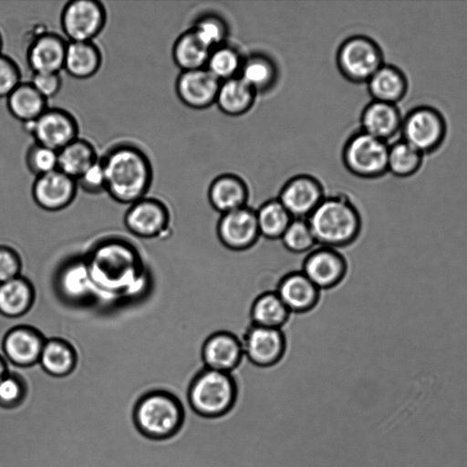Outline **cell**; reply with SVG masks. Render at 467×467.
<instances>
[{"instance_id": "1", "label": "cell", "mask_w": 467, "mask_h": 467, "mask_svg": "<svg viewBox=\"0 0 467 467\" xmlns=\"http://www.w3.org/2000/svg\"><path fill=\"white\" fill-rule=\"evenodd\" d=\"M106 178L105 192L121 204H131L146 196L153 180L147 153L130 142L114 144L101 156Z\"/></svg>"}, {"instance_id": "2", "label": "cell", "mask_w": 467, "mask_h": 467, "mask_svg": "<svg viewBox=\"0 0 467 467\" xmlns=\"http://www.w3.org/2000/svg\"><path fill=\"white\" fill-rule=\"evenodd\" d=\"M86 259L96 291L128 296L143 285L140 258L134 247L125 242H104Z\"/></svg>"}, {"instance_id": "3", "label": "cell", "mask_w": 467, "mask_h": 467, "mask_svg": "<svg viewBox=\"0 0 467 467\" xmlns=\"http://www.w3.org/2000/svg\"><path fill=\"white\" fill-rule=\"evenodd\" d=\"M317 245L343 249L352 245L362 232V216L344 193L326 195L306 218Z\"/></svg>"}, {"instance_id": "4", "label": "cell", "mask_w": 467, "mask_h": 467, "mask_svg": "<svg viewBox=\"0 0 467 467\" xmlns=\"http://www.w3.org/2000/svg\"><path fill=\"white\" fill-rule=\"evenodd\" d=\"M186 395L165 389H154L137 401L133 419L138 430L152 440H167L176 435L185 420Z\"/></svg>"}, {"instance_id": "5", "label": "cell", "mask_w": 467, "mask_h": 467, "mask_svg": "<svg viewBox=\"0 0 467 467\" xmlns=\"http://www.w3.org/2000/svg\"><path fill=\"white\" fill-rule=\"evenodd\" d=\"M238 397V384L233 373L202 368L192 378L186 400L198 417L215 419L226 415Z\"/></svg>"}, {"instance_id": "6", "label": "cell", "mask_w": 467, "mask_h": 467, "mask_svg": "<svg viewBox=\"0 0 467 467\" xmlns=\"http://www.w3.org/2000/svg\"><path fill=\"white\" fill-rule=\"evenodd\" d=\"M384 63L381 47L366 35L348 36L340 43L336 53L339 73L347 81L354 84L367 83Z\"/></svg>"}, {"instance_id": "7", "label": "cell", "mask_w": 467, "mask_h": 467, "mask_svg": "<svg viewBox=\"0 0 467 467\" xmlns=\"http://www.w3.org/2000/svg\"><path fill=\"white\" fill-rule=\"evenodd\" d=\"M389 143L358 130L345 141L341 159L346 170L365 180L379 179L388 172Z\"/></svg>"}, {"instance_id": "8", "label": "cell", "mask_w": 467, "mask_h": 467, "mask_svg": "<svg viewBox=\"0 0 467 467\" xmlns=\"http://www.w3.org/2000/svg\"><path fill=\"white\" fill-rule=\"evenodd\" d=\"M448 125L437 108L420 104L411 108L402 119L401 140L424 156L437 151L445 141Z\"/></svg>"}, {"instance_id": "9", "label": "cell", "mask_w": 467, "mask_h": 467, "mask_svg": "<svg viewBox=\"0 0 467 467\" xmlns=\"http://www.w3.org/2000/svg\"><path fill=\"white\" fill-rule=\"evenodd\" d=\"M106 22V8L98 0L68 1L60 14V26L68 42L93 41Z\"/></svg>"}, {"instance_id": "10", "label": "cell", "mask_w": 467, "mask_h": 467, "mask_svg": "<svg viewBox=\"0 0 467 467\" xmlns=\"http://www.w3.org/2000/svg\"><path fill=\"white\" fill-rule=\"evenodd\" d=\"M22 126L35 142L57 151L78 138L76 118L61 108L48 107L36 119L24 122Z\"/></svg>"}, {"instance_id": "11", "label": "cell", "mask_w": 467, "mask_h": 467, "mask_svg": "<svg viewBox=\"0 0 467 467\" xmlns=\"http://www.w3.org/2000/svg\"><path fill=\"white\" fill-rule=\"evenodd\" d=\"M240 339L245 361L255 368H273L285 356L286 339L280 328L249 324L244 329Z\"/></svg>"}, {"instance_id": "12", "label": "cell", "mask_w": 467, "mask_h": 467, "mask_svg": "<svg viewBox=\"0 0 467 467\" xmlns=\"http://www.w3.org/2000/svg\"><path fill=\"white\" fill-rule=\"evenodd\" d=\"M215 234L220 244L232 252L252 249L261 239L255 209L250 205L219 215Z\"/></svg>"}, {"instance_id": "13", "label": "cell", "mask_w": 467, "mask_h": 467, "mask_svg": "<svg viewBox=\"0 0 467 467\" xmlns=\"http://www.w3.org/2000/svg\"><path fill=\"white\" fill-rule=\"evenodd\" d=\"M348 270V259L340 250L319 245L305 254L300 267L320 291L337 287L345 279Z\"/></svg>"}, {"instance_id": "14", "label": "cell", "mask_w": 467, "mask_h": 467, "mask_svg": "<svg viewBox=\"0 0 467 467\" xmlns=\"http://www.w3.org/2000/svg\"><path fill=\"white\" fill-rule=\"evenodd\" d=\"M325 196L324 186L317 177L300 173L283 184L276 198L293 218L306 219Z\"/></svg>"}, {"instance_id": "15", "label": "cell", "mask_w": 467, "mask_h": 467, "mask_svg": "<svg viewBox=\"0 0 467 467\" xmlns=\"http://www.w3.org/2000/svg\"><path fill=\"white\" fill-rule=\"evenodd\" d=\"M200 358L203 368L233 373L244 358L241 339L232 331H213L202 342Z\"/></svg>"}, {"instance_id": "16", "label": "cell", "mask_w": 467, "mask_h": 467, "mask_svg": "<svg viewBox=\"0 0 467 467\" xmlns=\"http://www.w3.org/2000/svg\"><path fill=\"white\" fill-rule=\"evenodd\" d=\"M170 212L161 200L143 197L131 203L124 215L127 230L140 238H154L165 233Z\"/></svg>"}, {"instance_id": "17", "label": "cell", "mask_w": 467, "mask_h": 467, "mask_svg": "<svg viewBox=\"0 0 467 467\" xmlns=\"http://www.w3.org/2000/svg\"><path fill=\"white\" fill-rule=\"evenodd\" d=\"M44 335L36 327L19 325L10 328L2 340L4 358L19 368H30L38 365L46 342Z\"/></svg>"}, {"instance_id": "18", "label": "cell", "mask_w": 467, "mask_h": 467, "mask_svg": "<svg viewBox=\"0 0 467 467\" xmlns=\"http://www.w3.org/2000/svg\"><path fill=\"white\" fill-rule=\"evenodd\" d=\"M77 181L58 169L37 176L32 184V198L47 212H58L69 206L78 192Z\"/></svg>"}, {"instance_id": "19", "label": "cell", "mask_w": 467, "mask_h": 467, "mask_svg": "<svg viewBox=\"0 0 467 467\" xmlns=\"http://www.w3.org/2000/svg\"><path fill=\"white\" fill-rule=\"evenodd\" d=\"M220 83L205 67L181 71L175 80V92L186 107L205 109L215 104Z\"/></svg>"}, {"instance_id": "20", "label": "cell", "mask_w": 467, "mask_h": 467, "mask_svg": "<svg viewBox=\"0 0 467 467\" xmlns=\"http://www.w3.org/2000/svg\"><path fill=\"white\" fill-rule=\"evenodd\" d=\"M275 291L291 314H305L316 307L321 291L300 271L285 273L276 283Z\"/></svg>"}, {"instance_id": "21", "label": "cell", "mask_w": 467, "mask_h": 467, "mask_svg": "<svg viewBox=\"0 0 467 467\" xmlns=\"http://www.w3.org/2000/svg\"><path fill=\"white\" fill-rule=\"evenodd\" d=\"M67 41L54 32H43L33 38L26 57L33 73H60L64 67Z\"/></svg>"}, {"instance_id": "22", "label": "cell", "mask_w": 467, "mask_h": 467, "mask_svg": "<svg viewBox=\"0 0 467 467\" xmlns=\"http://www.w3.org/2000/svg\"><path fill=\"white\" fill-rule=\"evenodd\" d=\"M249 198L247 182L233 172L217 175L207 189L208 202L219 215L248 205Z\"/></svg>"}, {"instance_id": "23", "label": "cell", "mask_w": 467, "mask_h": 467, "mask_svg": "<svg viewBox=\"0 0 467 467\" xmlns=\"http://www.w3.org/2000/svg\"><path fill=\"white\" fill-rule=\"evenodd\" d=\"M60 297L68 303H83L96 292L87 259L75 258L64 264L56 277Z\"/></svg>"}, {"instance_id": "24", "label": "cell", "mask_w": 467, "mask_h": 467, "mask_svg": "<svg viewBox=\"0 0 467 467\" xmlns=\"http://www.w3.org/2000/svg\"><path fill=\"white\" fill-rule=\"evenodd\" d=\"M402 119L398 105L372 99L361 111L360 130L388 142L400 131Z\"/></svg>"}, {"instance_id": "25", "label": "cell", "mask_w": 467, "mask_h": 467, "mask_svg": "<svg viewBox=\"0 0 467 467\" xmlns=\"http://www.w3.org/2000/svg\"><path fill=\"white\" fill-rule=\"evenodd\" d=\"M367 88L373 100L398 105L409 89V80L399 67L384 63L368 80Z\"/></svg>"}, {"instance_id": "26", "label": "cell", "mask_w": 467, "mask_h": 467, "mask_svg": "<svg viewBox=\"0 0 467 467\" xmlns=\"http://www.w3.org/2000/svg\"><path fill=\"white\" fill-rule=\"evenodd\" d=\"M78 358L75 348L60 337L47 338L40 354L38 365L46 375L63 379L73 374Z\"/></svg>"}, {"instance_id": "27", "label": "cell", "mask_w": 467, "mask_h": 467, "mask_svg": "<svg viewBox=\"0 0 467 467\" xmlns=\"http://www.w3.org/2000/svg\"><path fill=\"white\" fill-rule=\"evenodd\" d=\"M255 93L264 94L272 90L279 79V68L269 55L253 52L244 57L238 75Z\"/></svg>"}, {"instance_id": "28", "label": "cell", "mask_w": 467, "mask_h": 467, "mask_svg": "<svg viewBox=\"0 0 467 467\" xmlns=\"http://www.w3.org/2000/svg\"><path fill=\"white\" fill-rule=\"evenodd\" d=\"M102 60L101 50L93 41H67L63 70L73 78L88 79L99 72Z\"/></svg>"}, {"instance_id": "29", "label": "cell", "mask_w": 467, "mask_h": 467, "mask_svg": "<svg viewBox=\"0 0 467 467\" xmlns=\"http://www.w3.org/2000/svg\"><path fill=\"white\" fill-rule=\"evenodd\" d=\"M36 299L33 284L19 275L0 284V315L7 318H17L27 314Z\"/></svg>"}, {"instance_id": "30", "label": "cell", "mask_w": 467, "mask_h": 467, "mask_svg": "<svg viewBox=\"0 0 467 467\" xmlns=\"http://www.w3.org/2000/svg\"><path fill=\"white\" fill-rule=\"evenodd\" d=\"M257 94L241 78L235 77L220 83L215 105L230 117H240L254 107Z\"/></svg>"}, {"instance_id": "31", "label": "cell", "mask_w": 467, "mask_h": 467, "mask_svg": "<svg viewBox=\"0 0 467 467\" xmlns=\"http://www.w3.org/2000/svg\"><path fill=\"white\" fill-rule=\"evenodd\" d=\"M249 323L256 326L282 329L291 313L275 290L257 294L250 304Z\"/></svg>"}, {"instance_id": "32", "label": "cell", "mask_w": 467, "mask_h": 467, "mask_svg": "<svg viewBox=\"0 0 467 467\" xmlns=\"http://www.w3.org/2000/svg\"><path fill=\"white\" fill-rule=\"evenodd\" d=\"M6 108L22 123L36 119L48 107L47 99L31 85L21 82L7 97Z\"/></svg>"}, {"instance_id": "33", "label": "cell", "mask_w": 467, "mask_h": 467, "mask_svg": "<svg viewBox=\"0 0 467 467\" xmlns=\"http://www.w3.org/2000/svg\"><path fill=\"white\" fill-rule=\"evenodd\" d=\"M99 158L91 142L85 139L77 138L57 151V169L77 180Z\"/></svg>"}, {"instance_id": "34", "label": "cell", "mask_w": 467, "mask_h": 467, "mask_svg": "<svg viewBox=\"0 0 467 467\" xmlns=\"http://www.w3.org/2000/svg\"><path fill=\"white\" fill-rule=\"evenodd\" d=\"M255 214L261 239L271 242L279 241L293 219L276 197L263 202Z\"/></svg>"}, {"instance_id": "35", "label": "cell", "mask_w": 467, "mask_h": 467, "mask_svg": "<svg viewBox=\"0 0 467 467\" xmlns=\"http://www.w3.org/2000/svg\"><path fill=\"white\" fill-rule=\"evenodd\" d=\"M210 52L191 28L179 35L171 47L172 60L181 71L205 67Z\"/></svg>"}, {"instance_id": "36", "label": "cell", "mask_w": 467, "mask_h": 467, "mask_svg": "<svg viewBox=\"0 0 467 467\" xmlns=\"http://www.w3.org/2000/svg\"><path fill=\"white\" fill-rule=\"evenodd\" d=\"M424 155L414 147L399 140L389 144L388 172L398 178H408L421 168Z\"/></svg>"}, {"instance_id": "37", "label": "cell", "mask_w": 467, "mask_h": 467, "mask_svg": "<svg viewBox=\"0 0 467 467\" xmlns=\"http://www.w3.org/2000/svg\"><path fill=\"white\" fill-rule=\"evenodd\" d=\"M244 56L227 43L211 50L205 68L220 82L238 77Z\"/></svg>"}, {"instance_id": "38", "label": "cell", "mask_w": 467, "mask_h": 467, "mask_svg": "<svg viewBox=\"0 0 467 467\" xmlns=\"http://www.w3.org/2000/svg\"><path fill=\"white\" fill-rule=\"evenodd\" d=\"M279 242L291 254L305 255L317 246L306 219L293 218Z\"/></svg>"}, {"instance_id": "39", "label": "cell", "mask_w": 467, "mask_h": 467, "mask_svg": "<svg viewBox=\"0 0 467 467\" xmlns=\"http://www.w3.org/2000/svg\"><path fill=\"white\" fill-rule=\"evenodd\" d=\"M191 29L210 50L225 44L229 34L226 21L221 16L213 13L200 16Z\"/></svg>"}, {"instance_id": "40", "label": "cell", "mask_w": 467, "mask_h": 467, "mask_svg": "<svg viewBox=\"0 0 467 467\" xmlns=\"http://www.w3.org/2000/svg\"><path fill=\"white\" fill-rule=\"evenodd\" d=\"M28 386L24 374L9 370L0 379V405L13 408L21 404L27 395Z\"/></svg>"}, {"instance_id": "41", "label": "cell", "mask_w": 467, "mask_h": 467, "mask_svg": "<svg viewBox=\"0 0 467 467\" xmlns=\"http://www.w3.org/2000/svg\"><path fill=\"white\" fill-rule=\"evenodd\" d=\"M25 162L35 177L57 169V151L34 141L26 150Z\"/></svg>"}, {"instance_id": "42", "label": "cell", "mask_w": 467, "mask_h": 467, "mask_svg": "<svg viewBox=\"0 0 467 467\" xmlns=\"http://www.w3.org/2000/svg\"><path fill=\"white\" fill-rule=\"evenodd\" d=\"M21 82V71L16 62L0 54V99H6Z\"/></svg>"}, {"instance_id": "43", "label": "cell", "mask_w": 467, "mask_h": 467, "mask_svg": "<svg viewBox=\"0 0 467 467\" xmlns=\"http://www.w3.org/2000/svg\"><path fill=\"white\" fill-rule=\"evenodd\" d=\"M78 188L88 194H100L106 190V178L100 158L77 180Z\"/></svg>"}, {"instance_id": "44", "label": "cell", "mask_w": 467, "mask_h": 467, "mask_svg": "<svg viewBox=\"0 0 467 467\" xmlns=\"http://www.w3.org/2000/svg\"><path fill=\"white\" fill-rule=\"evenodd\" d=\"M22 261L18 253L8 245H0V284L21 275Z\"/></svg>"}, {"instance_id": "45", "label": "cell", "mask_w": 467, "mask_h": 467, "mask_svg": "<svg viewBox=\"0 0 467 467\" xmlns=\"http://www.w3.org/2000/svg\"><path fill=\"white\" fill-rule=\"evenodd\" d=\"M29 82L47 99L57 95L62 87L59 73H33Z\"/></svg>"}, {"instance_id": "46", "label": "cell", "mask_w": 467, "mask_h": 467, "mask_svg": "<svg viewBox=\"0 0 467 467\" xmlns=\"http://www.w3.org/2000/svg\"><path fill=\"white\" fill-rule=\"evenodd\" d=\"M10 370L7 361L5 358L0 355V379L5 377L8 371Z\"/></svg>"}, {"instance_id": "47", "label": "cell", "mask_w": 467, "mask_h": 467, "mask_svg": "<svg viewBox=\"0 0 467 467\" xmlns=\"http://www.w3.org/2000/svg\"><path fill=\"white\" fill-rule=\"evenodd\" d=\"M2 48H3V37H2V35H1V33H0V54H2V53H1Z\"/></svg>"}]
</instances>
